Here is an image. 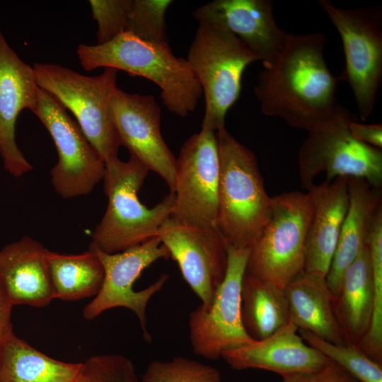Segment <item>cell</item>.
I'll list each match as a JSON object with an SVG mask.
<instances>
[{"mask_svg": "<svg viewBox=\"0 0 382 382\" xmlns=\"http://www.w3.org/2000/svg\"><path fill=\"white\" fill-rule=\"evenodd\" d=\"M325 46L322 32L289 33L273 63L260 71L254 87L264 115L309 132L330 113L337 103L335 93L341 80L327 66Z\"/></svg>", "mask_w": 382, "mask_h": 382, "instance_id": "cell-1", "label": "cell"}, {"mask_svg": "<svg viewBox=\"0 0 382 382\" xmlns=\"http://www.w3.org/2000/svg\"><path fill=\"white\" fill-rule=\"evenodd\" d=\"M76 52L86 70L112 68L154 82L165 107L180 117L194 111L202 95L187 59L174 55L169 43L149 42L123 33L105 44H80Z\"/></svg>", "mask_w": 382, "mask_h": 382, "instance_id": "cell-2", "label": "cell"}, {"mask_svg": "<svg viewBox=\"0 0 382 382\" xmlns=\"http://www.w3.org/2000/svg\"><path fill=\"white\" fill-rule=\"evenodd\" d=\"M105 165L103 189L108 203L89 247L115 253L157 236L159 228L172 215L175 197L169 193L151 208L143 204L138 192L149 170L132 154L127 161L117 157Z\"/></svg>", "mask_w": 382, "mask_h": 382, "instance_id": "cell-3", "label": "cell"}, {"mask_svg": "<svg viewBox=\"0 0 382 382\" xmlns=\"http://www.w3.org/2000/svg\"><path fill=\"white\" fill-rule=\"evenodd\" d=\"M219 158L216 225L228 245L250 248L269 215L270 199L255 154L224 127L216 131Z\"/></svg>", "mask_w": 382, "mask_h": 382, "instance_id": "cell-4", "label": "cell"}, {"mask_svg": "<svg viewBox=\"0 0 382 382\" xmlns=\"http://www.w3.org/2000/svg\"><path fill=\"white\" fill-rule=\"evenodd\" d=\"M312 214L308 191L271 197L267 220L250 248L245 273L284 289L302 274Z\"/></svg>", "mask_w": 382, "mask_h": 382, "instance_id": "cell-5", "label": "cell"}, {"mask_svg": "<svg viewBox=\"0 0 382 382\" xmlns=\"http://www.w3.org/2000/svg\"><path fill=\"white\" fill-rule=\"evenodd\" d=\"M186 59L204 96L202 128L216 132L225 127L227 112L239 98L244 71L259 59L228 30L199 22Z\"/></svg>", "mask_w": 382, "mask_h": 382, "instance_id": "cell-6", "label": "cell"}, {"mask_svg": "<svg viewBox=\"0 0 382 382\" xmlns=\"http://www.w3.org/2000/svg\"><path fill=\"white\" fill-rule=\"evenodd\" d=\"M352 113L337 103L303 141L298 154L299 175L303 187L308 190L322 173L326 181L338 177L364 179L379 189L382 184L381 149L355 139L349 129Z\"/></svg>", "mask_w": 382, "mask_h": 382, "instance_id": "cell-7", "label": "cell"}, {"mask_svg": "<svg viewBox=\"0 0 382 382\" xmlns=\"http://www.w3.org/2000/svg\"><path fill=\"white\" fill-rule=\"evenodd\" d=\"M33 69L39 87L73 113L103 161L118 157L122 144L110 110L118 71L105 68L89 76L55 64L36 63Z\"/></svg>", "mask_w": 382, "mask_h": 382, "instance_id": "cell-8", "label": "cell"}, {"mask_svg": "<svg viewBox=\"0 0 382 382\" xmlns=\"http://www.w3.org/2000/svg\"><path fill=\"white\" fill-rule=\"evenodd\" d=\"M318 4L340 35L345 57L341 81L352 91L359 117L374 111L382 82V10L375 6L343 8L330 0Z\"/></svg>", "mask_w": 382, "mask_h": 382, "instance_id": "cell-9", "label": "cell"}, {"mask_svg": "<svg viewBox=\"0 0 382 382\" xmlns=\"http://www.w3.org/2000/svg\"><path fill=\"white\" fill-rule=\"evenodd\" d=\"M32 112L46 127L57 148L58 161L50 171L56 192L64 199L90 193L103 180L105 165L78 123L40 88Z\"/></svg>", "mask_w": 382, "mask_h": 382, "instance_id": "cell-10", "label": "cell"}, {"mask_svg": "<svg viewBox=\"0 0 382 382\" xmlns=\"http://www.w3.org/2000/svg\"><path fill=\"white\" fill-rule=\"evenodd\" d=\"M219 180L216 132L202 128L185 141L176 158L171 216L198 228L217 227Z\"/></svg>", "mask_w": 382, "mask_h": 382, "instance_id": "cell-11", "label": "cell"}, {"mask_svg": "<svg viewBox=\"0 0 382 382\" xmlns=\"http://www.w3.org/2000/svg\"><path fill=\"white\" fill-rule=\"evenodd\" d=\"M249 253L250 248L228 246L226 275L212 304L205 307L201 303L189 315L191 346L206 359H218L224 352L253 340L246 332L241 314V284Z\"/></svg>", "mask_w": 382, "mask_h": 382, "instance_id": "cell-12", "label": "cell"}, {"mask_svg": "<svg viewBox=\"0 0 382 382\" xmlns=\"http://www.w3.org/2000/svg\"><path fill=\"white\" fill-rule=\"evenodd\" d=\"M96 251L104 269L102 286L93 299L83 308V316L93 320L108 309L124 307L137 316L144 337L151 341L146 328V307L151 297L159 291L169 278L162 274L154 283L141 291L134 290V284L144 270L159 259H167L170 254L158 236L122 252L106 253Z\"/></svg>", "mask_w": 382, "mask_h": 382, "instance_id": "cell-13", "label": "cell"}, {"mask_svg": "<svg viewBox=\"0 0 382 382\" xmlns=\"http://www.w3.org/2000/svg\"><path fill=\"white\" fill-rule=\"evenodd\" d=\"M157 236L202 304L209 306L228 265V245L218 227L198 228L170 216L159 228Z\"/></svg>", "mask_w": 382, "mask_h": 382, "instance_id": "cell-14", "label": "cell"}, {"mask_svg": "<svg viewBox=\"0 0 382 382\" xmlns=\"http://www.w3.org/2000/svg\"><path fill=\"white\" fill-rule=\"evenodd\" d=\"M110 110L122 146L158 174L173 193L176 158L161 135V109L155 98L129 93L117 86Z\"/></svg>", "mask_w": 382, "mask_h": 382, "instance_id": "cell-15", "label": "cell"}, {"mask_svg": "<svg viewBox=\"0 0 382 382\" xmlns=\"http://www.w3.org/2000/svg\"><path fill=\"white\" fill-rule=\"evenodd\" d=\"M39 90L33 66L18 56L0 30V156L16 178L33 168L17 145L16 120L23 109L33 111Z\"/></svg>", "mask_w": 382, "mask_h": 382, "instance_id": "cell-16", "label": "cell"}, {"mask_svg": "<svg viewBox=\"0 0 382 382\" xmlns=\"http://www.w3.org/2000/svg\"><path fill=\"white\" fill-rule=\"evenodd\" d=\"M192 16L234 34L263 67L273 63L289 35L275 21L272 0H214L196 8Z\"/></svg>", "mask_w": 382, "mask_h": 382, "instance_id": "cell-17", "label": "cell"}, {"mask_svg": "<svg viewBox=\"0 0 382 382\" xmlns=\"http://www.w3.org/2000/svg\"><path fill=\"white\" fill-rule=\"evenodd\" d=\"M46 249L29 236L0 250V291L13 307L40 308L54 299Z\"/></svg>", "mask_w": 382, "mask_h": 382, "instance_id": "cell-18", "label": "cell"}, {"mask_svg": "<svg viewBox=\"0 0 382 382\" xmlns=\"http://www.w3.org/2000/svg\"><path fill=\"white\" fill-rule=\"evenodd\" d=\"M221 357L235 369H264L281 376L317 370L330 361L306 343L290 322L266 338L224 352Z\"/></svg>", "mask_w": 382, "mask_h": 382, "instance_id": "cell-19", "label": "cell"}, {"mask_svg": "<svg viewBox=\"0 0 382 382\" xmlns=\"http://www.w3.org/2000/svg\"><path fill=\"white\" fill-rule=\"evenodd\" d=\"M347 177L313 185L303 272L326 278L349 205Z\"/></svg>", "mask_w": 382, "mask_h": 382, "instance_id": "cell-20", "label": "cell"}, {"mask_svg": "<svg viewBox=\"0 0 382 382\" xmlns=\"http://www.w3.org/2000/svg\"><path fill=\"white\" fill-rule=\"evenodd\" d=\"M348 191V209L325 278L334 298L339 293L346 269L367 245L373 221L382 207L380 190L372 187L364 179L349 178Z\"/></svg>", "mask_w": 382, "mask_h": 382, "instance_id": "cell-21", "label": "cell"}, {"mask_svg": "<svg viewBox=\"0 0 382 382\" xmlns=\"http://www.w3.org/2000/svg\"><path fill=\"white\" fill-rule=\"evenodd\" d=\"M289 322L334 344H348L334 310V297L326 279L303 272L285 287Z\"/></svg>", "mask_w": 382, "mask_h": 382, "instance_id": "cell-22", "label": "cell"}, {"mask_svg": "<svg viewBox=\"0 0 382 382\" xmlns=\"http://www.w3.org/2000/svg\"><path fill=\"white\" fill-rule=\"evenodd\" d=\"M373 277L368 243L346 269L334 310L348 344L358 345L366 333L372 313Z\"/></svg>", "mask_w": 382, "mask_h": 382, "instance_id": "cell-23", "label": "cell"}, {"mask_svg": "<svg viewBox=\"0 0 382 382\" xmlns=\"http://www.w3.org/2000/svg\"><path fill=\"white\" fill-rule=\"evenodd\" d=\"M80 366L46 355L14 333L0 345V382H74Z\"/></svg>", "mask_w": 382, "mask_h": 382, "instance_id": "cell-24", "label": "cell"}, {"mask_svg": "<svg viewBox=\"0 0 382 382\" xmlns=\"http://www.w3.org/2000/svg\"><path fill=\"white\" fill-rule=\"evenodd\" d=\"M241 314L243 327L252 339L270 336L289 322L284 289L245 273Z\"/></svg>", "mask_w": 382, "mask_h": 382, "instance_id": "cell-25", "label": "cell"}, {"mask_svg": "<svg viewBox=\"0 0 382 382\" xmlns=\"http://www.w3.org/2000/svg\"><path fill=\"white\" fill-rule=\"evenodd\" d=\"M47 260L54 299L76 301L96 296L104 279V269L92 248L80 254L47 250Z\"/></svg>", "mask_w": 382, "mask_h": 382, "instance_id": "cell-26", "label": "cell"}, {"mask_svg": "<svg viewBox=\"0 0 382 382\" xmlns=\"http://www.w3.org/2000/svg\"><path fill=\"white\" fill-rule=\"evenodd\" d=\"M298 332L306 343L359 382H382L381 364L369 357L357 345L331 343L303 330H298Z\"/></svg>", "mask_w": 382, "mask_h": 382, "instance_id": "cell-27", "label": "cell"}, {"mask_svg": "<svg viewBox=\"0 0 382 382\" xmlns=\"http://www.w3.org/2000/svg\"><path fill=\"white\" fill-rule=\"evenodd\" d=\"M171 0H133L127 29L136 37L156 44H168L165 15Z\"/></svg>", "mask_w": 382, "mask_h": 382, "instance_id": "cell-28", "label": "cell"}, {"mask_svg": "<svg viewBox=\"0 0 382 382\" xmlns=\"http://www.w3.org/2000/svg\"><path fill=\"white\" fill-rule=\"evenodd\" d=\"M142 382H221L219 371L182 357L168 361L155 360L147 366Z\"/></svg>", "mask_w": 382, "mask_h": 382, "instance_id": "cell-29", "label": "cell"}, {"mask_svg": "<svg viewBox=\"0 0 382 382\" xmlns=\"http://www.w3.org/2000/svg\"><path fill=\"white\" fill-rule=\"evenodd\" d=\"M374 296L369 329L357 346L371 359L382 364V245L369 247Z\"/></svg>", "mask_w": 382, "mask_h": 382, "instance_id": "cell-30", "label": "cell"}, {"mask_svg": "<svg viewBox=\"0 0 382 382\" xmlns=\"http://www.w3.org/2000/svg\"><path fill=\"white\" fill-rule=\"evenodd\" d=\"M74 382H139L133 363L121 354L89 357L81 366Z\"/></svg>", "mask_w": 382, "mask_h": 382, "instance_id": "cell-31", "label": "cell"}, {"mask_svg": "<svg viewBox=\"0 0 382 382\" xmlns=\"http://www.w3.org/2000/svg\"><path fill=\"white\" fill-rule=\"evenodd\" d=\"M133 0H91L93 18L98 23L97 45L125 33Z\"/></svg>", "mask_w": 382, "mask_h": 382, "instance_id": "cell-32", "label": "cell"}, {"mask_svg": "<svg viewBox=\"0 0 382 382\" xmlns=\"http://www.w3.org/2000/svg\"><path fill=\"white\" fill-rule=\"evenodd\" d=\"M282 378L280 382H359L332 361L319 369L294 372L283 375Z\"/></svg>", "mask_w": 382, "mask_h": 382, "instance_id": "cell-33", "label": "cell"}, {"mask_svg": "<svg viewBox=\"0 0 382 382\" xmlns=\"http://www.w3.org/2000/svg\"><path fill=\"white\" fill-rule=\"evenodd\" d=\"M349 129L352 136L357 141L381 149V123L364 124L353 120L349 123Z\"/></svg>", "mask_w": 382, "mask_h": 382, "instance_id": "cell-34", "label": "cell"}, {"mask_svg": "<svg viewBox=\"0 0 382 382\" xmlns=\"http://www.w3.org/2000/svg\"><path fill=\"white\" fill-rule=\"evenodd\" d=\"M12 308L0 291V345L13 334L11 319Z\"/></svg>", "mask_w": 382, "mask_h": 382, "instance_id": "cell-35", "label": "cell"}]
</instances>
